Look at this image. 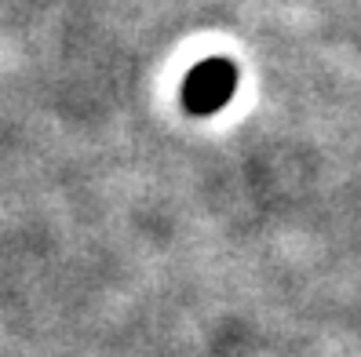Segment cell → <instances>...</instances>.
I'll use <instances>...</instances> for the list:
<instances>
[{
	"mask_svg": "<svg viewBox=\"0 0 361 357\" xmlns=\"http://www.w3.org/2000/svg\"><path fill=\"white\" fill-rule=\"evenodd\" d=\"M238 92V66L230 58H204L183 80V106L194 117L219 113Z\"/></svg>",
	"mask_w": 361,
	"mask_h": 357,
	"instance_id": "6da1fadb",
	"label": "cell"
}]
</instances>
